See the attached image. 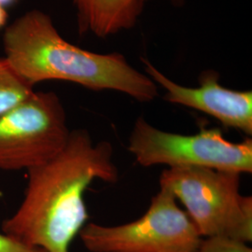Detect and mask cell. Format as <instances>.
Masks as SVG:
<instances>
[{"label": "cell", "mask_w": 252, "mask_h": 252, "mask_svg": "<svg viewBox=\"0 0 252 252\" xmlns=\"http://www.w3.org/2000/svg\"><path fill=\"white\" fill-rule=\"evenodd\" d=\"M113 153L109 141L94 143L86 129L71 131L60 153L27 171L24 199L2 222V233L43 252H69L89 219L86 189L94 180H119Z\"/></svg>", "instance_id": "cell-1"}, {"label": "cell", "mask_w": 252, "mask_h": 252, "mask_svg": "<svg viewBox=\"0 0 252 252\" xmlns=\"http://www.w3.org/2000/svg\"><path fill=\"white\" fill-rule=\"evenodd\" d=\"M3 48L4 57L32 86L68 81L89 90L117 91L142 103L158 95L156 83L123 54H96L66 41L52 18L39 9L27 11L6 27Z\"/></svg>", "instance_id": "cell-2"}, {"label": "cell", "mask_w": 252, "mask_h": 252, "mask_svg": "<svg viewBox=\"0 0 252 252\" xmlns=\"http://www.w3.org/2000/svg\"><path fill=\"white\" fill-rule=\"evenodd\" d=\"M241 174L205 167H172L159 178L186 208L202 238L252 241V197L240 193Z\"/></svg>", "instance_id": "cell-3"}, {"label": "cell", "mask_w": 252, "mask_h": 252, "mask_svg": "<svg viewBox=\"0 0 252 252\" xmlns=\"http://www.w3.org/2000/svg\"><path fill=\"white\" fill-rule=\"evenodd\" d=\"M128 151L141 166L205 167L239 174L252 173V139L227 140L219 128H201L193 135L160 130L137 118L128 138Z\"/></svg>", "instance_id": "cell-4"}, {"label": "cell", "mask_w": 252, "mask_h": 252, "mask_svg": "<svg viewBox=\"0 0 252 252\" xmlns=\"http://www.w3.org/2000/svg\"><path fill=\"white\" fill-rule=\"evenodd\" d=\"M79 235L90 252H195L202 240L187 213L164 188L139 219L120 225L86 223Z\"/></svg>", "instance_id": "cell-5"}, {"label": "cell", "mask_w": 252, "mask_h": 252, "mask_svg": "<svg viewBox=\"0 0 252 252\" xmlns=\"http://www.w3.org/2000/svg\"><path fill=\"white\" fill-rule=\"evenodd\" d=\"M70 130L54 92L34 91L0 117V170H30L50 161L66 144Z\"/></svg>", "instance_id": "cell-6"}, {"label": "cell", "mask_w": 252, "mask_h": 252, "mask_svg": "<svg viewBox=\"0 0 252 252\" xmlns=\"http://www.w3.org/2000/svg\"><path fill=\"white\" fill-rule=\"evenodd\" d=\"M141 61L147 75L165 91L164 99L167 102L202 111L222 126L252 137V91L223 87L220 83V74L214 70H206L200 75L199 87H185L164 76L149 60Z\"/></svg>", "instance_id": "cell-7"}, {"label": "cell", "mask_w": 252, "mask_h": 252, "mask_svg": "<svg viewBox=\"0 0 252 252\" xmlns=\"http://www.w3.org/2000/svg\"><path fill=\"white\" fill-rule=\"evenodd\" d=\"M81 34L108 37L135 27L151 0H70Z\"/></svg>", "instance_id": "cell-8"}, {"label": "cell", "mask_w": 252, "mask_h": 252, "mask_svg": "<svg viewBox=\"0 0 252 252\" xmlns=\"http://www.w3.org/2000/svg\"><path fill=\"white\" fill-rule=\"evenodd\" d=\"M34 86L25 81L5 57H0V117L27 98Z\"/></svg>", "instance_id": "cell-9"}, {"label": "cell", "mask_w": 252, "mask_h": 252, "mask_svg": "<svg viewBox=\"0 0 252 252\" xmlns=\"http://www.w3.org/2000/svg\"><path fill=\"white\" fill-rule=\"evenodd\" d=\"M195 252H252L248 243L225 237L202 238Z\"/></svg>", "instance_id": "cell-10"}, {"label": "cell", "mask_w": 252, "mask_h": 252, "mask_svg": "<svg viewBox=\"0 0 252 252\" xmlns=\"http://www.w3.org/2000/svg\"><path fill=\"white\" fill-rule=\"evenodd\" d=\"M0 252H45L42 250L32 248L20 243L9 235L0 233Z\"/></svg>", "instance_id": "cell-11"}, {"label": "cell", "mask_w": 252, "mask_h": 252, "mask_svg": "<svg viewBox=\"0 0 252 252\" xmlns=\"http://www.w3.org/2000/svg\"><path fill=\"white\" fill-rule=\"evenodd\" d=\"M9 19V14L7 12L6 7L0 5V29L6 27Z\"/></svg>", "instance_id": "cell-12"}, {"label": "cell", "mask_w": 252, "mask_h": 252, "mask_svg": "<svg viewBox=\"0 0 252 252\" xmlns=\"http://www.w3.org/2000/svg\"><path fill=\"white\" fill-rule=\"evenodd\" d=\"M16 1L17 0H0V5H2L4 7H7V6H9V5L16 2Z\"/></svg>", "instance_id": "cell-13"}, {"label": "cell", "mask_w": 252, "mask_h": 252, "mask_svg": "<svg viewBox=\"0 0 252 252\" xmlns=\"http://www.w3.org/2000/svg\"><path fill=\"white\" fill-rule=\"evenodd\" d=\"M172 3L175 5V6H178V7H180V6H182L183 5V3H184V1L185 0H171Z\"/></svg>", "instance_id": "cell-14"}]
</instances>
